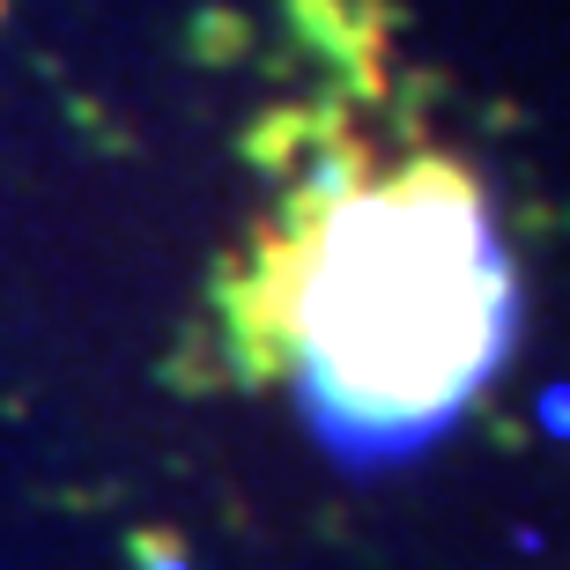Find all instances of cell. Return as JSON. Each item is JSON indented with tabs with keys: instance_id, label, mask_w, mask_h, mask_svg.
<instances>
[{
	"instance_id": "6da1fadb",
	"label": "cell",
	"mask_w": 570,
	"mask_h": 570,
	"mask_svg": "<svg viewBox=\"0 0 570 570\" xmlns=\"http://www.w3.org/2000/svg\"><path fill=\"white\" fill-rule=\"evenodd\" d=\"M296 423L348 474L423 460L519 348V253L452 156L334 164L289 208L267 282Z\"/></svg>"
}]
</instances>
